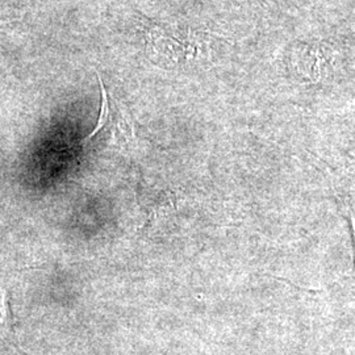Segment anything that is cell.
<instances>
[{
	"mask_svg": "<svg viewBox=\"0 0 355 355\" xmlns=\"http://www.w3.org/2000/svg\"><path fill=\"white\" fill-rule=\"evenodd\" d=\"M99 79V85H101V89H102V107H101V114H99V120L95 129L89 133V136L82 141L83 145L89 144V141L94 140V137H96L103 129L110 125L111 123V116H112V110H111V103H110V98H108V92L105 89V86L103 83V79L101 76H98Z\"/></svg>",
	"mask_w": 355,
	"mask_h": 355,
	"instance_id": "1",
	"label": "cell"
},
{
	"mask_svg": "<svg viewBox=\"0 0 355 355\" xmlns=\"http://www.w3.org/2000/svg\"><path fill=\"white\" fill-rule=\"evenodd\" d=\"M11 303L10 296L6 290H0V327L6 328L11 322Z\"/></svg>",
	"mask_w": 355,
	"mask_h": 355,
	"instance_id": "2",
	"label": "cell"
}]
</instances>
